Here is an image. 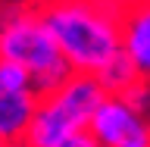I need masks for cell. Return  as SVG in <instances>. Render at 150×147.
Here are the masks:
<instances>
[{
    "mask_svg": "<svg viewBox=\"0 0 150 147\" xmlns=\"http://www.w3.org/2000/svg\"><path fill=\"white\" fill-rule=\"evenodd\" d=\"M38 107V91L19 66L0 60V141L19 144L25 135L31 113Z\"/></svg>",
    "mask_w": 150,
    "mask_h": 147,
    "instance_id": "obj_4",
    "label": "cell"
},
{
    "mask_svg": "<svg viewBox=\"0 0 150 147\" xmlns=\"http://www.w3.org/2000/svg\"><path fill=\"white\" fill-rule=\"evenodd\" d=\"M119 53L138 69L141 78L150 75V9H131L119 25Z\"/></svg>",
    "mask_w": 150,
    "mask_h": 147,
    "instance_id": "obj_7",
    "label": "cell"
},
{
    "mask_svg": "<svg viewBox=\"0 0 150 147\" xmlns=\"http://www.w3.org/2000/svg\"><path fill=\"white\" fill-rule=\"evenodd\" d=\"M91 3L110 9V13H116V16H125V13H131V9L147 6V0H91Z\"/></svg>",
    "mask_w": 150,
    "mask_h": 147,
    "instance_id": "obj_10",
    "label": "cell"
},
{
    "mask_svg": "<svg viewBox=\"0 0 150 147\" xmlns=\"http://www.w3.org/2000/svg\"><path fill=\"white\" fill-rule=\"evenodd\" d=\"M47 97H50V100H53L56 107H59V110L84 131V129H88V119L94 116V110L106 100V91L100 88V82H97L94 75L69 72L53 91L47 94Z\"/></svg>",
    "mask_w": 150,
    "mask_h": 147,
    "instance_id": "obj_5",
    "label": "cell"
},
{
    "mask_svg": "<svg viewBox=\"0 0 150 147\" xmlns=\"http://www.w3.org/2000/svg\"><path fill=\"white\" fill-rule=\"evenodd\" d=\"M122 103H128L134 113H141V116H147L150 110V88H147V78H138L134 85H128L122 94H116Z\"/></svg>",
    "mask_w": 150,
    "mask_h": 147,
    "instance_id": "obj_9",
    "label": "cell"
},
{
    "mask_svg": "<svg viewBox=\"0 0 150 147\" xmlns=\"http://www.w3.org/2000/svg\"><path fill=\"white\" fill-rule=\"evenodd\" d=\"M75 131H81V129L44 94V97H38V107L31 113V122H28L25 135H22V144H28V147H56V144H63L66 138H72Z\"/></svg>",
    "mask_w": 150,
    "mask_h": 147,
    "instance_id": "obj_6",
    "label": "cell"
},
{
    "mask_svg": "<svg viewBox=\"0 0 150 147\" xmlns=\"http://www.w3.org/2000/svg\"><path fill=\"white\" fill-rule=\"evenodd\" d=\"M28 6H35V9H41V6H53V3H66V0H25Z\"/></svg>",
    "mask_w": 150,
    "mask_h": 147,
    "instance_id": "obj_12",
    "label": "cell"
},
{
    "mask_svg": "<svg viewBox=\"0 0 150 147\" xmlns=\"http://www.w3.org/2000/svg\"><path fill=\"white\" fill-rule=\"evenodd\" d=\"M9 147H28V144H22V141H19V144H9Z\"/></svg>",
    "mask_w": 150,
    "mask_h": 147,
    "instance_id": "obj_13",
    "label": "cell"
},
{
    "mask_svg": "<svg viewBox=\"0 0 150 147\" xmlns=\"http://www.w3.org/2000/svg\"><path fill=\"white\" fill-rule=\"evenodd\" d=\"M84 131L100 147H150L147 116L134 113L119 97H106L88 119Z\"/></svg>",
    "mask_w": 150,
    "mask_h": 147,
    "instance_id": "obj_3",
    "label": "cell"
},
{
    "mask_svg": "<svg viewBox=\"0 0 150 147\" xmlns=\"http://www.w3.org/2000/svg\"><path fill=\"white\" fill-rule=\"evenodd\" d=\"M94 78L100 82V88L106 91V97H116V94H122L128 85H134L141 75H138V69H134V66H131L122 53H116L110 63L100 69V72L94 75Z\"/></svg>",
    "mask_w": 150,
    "mask_h": 147,
    "instance_id": "obj_8",
    "label": "cell"
},
{
    "mask_svg": "<svg viewBox=\"0 0 150 147\" xmlns=\"http://www.w3.org/2000/svg\"><path fill=\"white\" fill-rule=\"evenodd\" d=\"M38 16L47 35L53 38L69 72L97 75L119 53V25L122 16L97 6L91 0H66L53 6H41Z\"/></svg>",
    "mask_w": 150,
    "mask_h": 147,
    "instance_id": "obj_1",
    "label": "cell"
},
{
    "mask_svg": "<svg viewBox=\"0 0 150 147\" xmlns=\"http://www.w3.org/2000/svg\"><path fill=\"white\" fill-rule=\"evenodd\" d=\"M56 147H100V144H97L88 131H75L72 138H66L63 144H56Z\"/></svg>",
    "mask_w": 150,
    "mask_h": 147,
    "instance_id": "obj_11",
    "label": "cell"
},
{
    "mask_svg": "<svg viewBox=\"0 0 150 147\" xmlns=\"http://www.w3.org/2000/svg\"><path fill=\"white\" fill-rule=\"evenodd\" d=\"M0 147H6V144H3V141H0Z\"/></svg>",
    "mask_w": 150,
    "mask_h": 147,
    "instance_id": "obj_14",
    "label": "cell"
},
{
    "mask_svg": "<svg viewBox=\"0 0 150 147\" xmlns=\"http://www.w3.org/2000/svg\"><path fill=\"white\" fill-rule=\"evenodd\" d=\"M0 60L19 66L31 78L38 97H44L69 75V66L59 56L53 38L35 6L13 3L0 9Z\"/></svg>",
    "mask_w": 150,
    "mask_h": 147,
    "instance_id": "obj_2",
    "label": "cell"
}]
</instances>
